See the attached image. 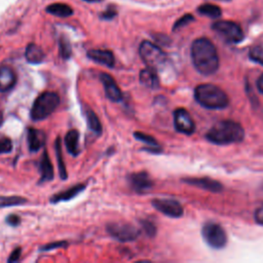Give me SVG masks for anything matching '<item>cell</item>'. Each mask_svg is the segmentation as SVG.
I'll list each match as a JSON object with an SVG mask.
<instances>
[{
    "label": "cell",
    "mask_w": 263,
    "mask_h": 263,
    "mask_svg": "<svg viewBox=\"0 0 263 263\" xmlns=\"http://www.w3.org/2000/svg\"><path fill=\"white\" fill-rule=\"evenodd\" d=\"M191 59L195 69L202 75H211L218 70L217 49L208 38H198L192 42Z\"/></svg>",
    "instance_id": "6da1fadb"
},
{
    "label": "cell",
    "mask_w": 263,
    "mask_h": 263,
    "mask_svg": "<svg viewBox=\"0 0 263 263\" xmlns=\"http://www.w3.org/2000/svg\"><path fill=\"white\" fill-rule=\"evenodd\" d=\"M205 138L217 145H228L241 142L245 138L242 126L232 120H222L215 123L206 133Z\"/></svg>",
    "instance_id": "7a4b0ae2"
},
{
    "label": "cell",
    "mask_w": 263,
    "mask_h": 263,
    "mask_svg": "<svg viewBox=\"0 0 263 263\" xmlns=\"http://www.w3.org/2000/svg\"><path fill=\"white\" fill-rule=\"evenodd\" d=\"M194 97L201 106L208 109H223L229 104V99L224 90L210 83L197 85Z\"/></svg>",
    "instance_id": "3957f363"
},
{
    "label": "cell",
    "mask_w": 263,
    "mask_h": 263,
    "mask_svg": "<svg viewBox=\"0 0 263 263\" xmlns=\"http://www.w3.org/2000/svg\"><path fill=\"white\" fill-rule=\"evenodd\" d=\"M59 105L60 97L58 93L44 91L35 99L30 111V117L34 121L43 120L53 113Z\"/></svg>",
    "instance_id": "277c9868"
},
{
    "label": "cell",
    "mask_w": 263,
    "mask_h": 263,
    "mask_svg": "<svg viewBox=\"0 0 263 263\" xmlns=\"http://www.w3.org/2000/svg\"><path fill=\"white\" fill-rule=\"evenodd\" d=\"M139 53L142 61L148 68L160 70L166 63V54L156 44L150 41H142L139 46Z\"/></svg>",
    "instance_id": "5b68a950"
},
{
    "label": "cell",
    "mask_w": 263,
    "mask_h": 263,
    "mask_svg": "<svg viewBox=\"0 0 263 263\" xmlns=\"http://www.w3.org/2000/svg\"><path fill=\"white\" fill-rule=\"evenodd\" d=\"M213 30L226 42L238 43L243 39L241 28L231 21H217L212 25Z\"/></svg>",
    "instance_id": "8992f818"
},
{
    "label": "cell",
    "mask_w": 263,
    "mask_h": 263,
    "mask_svg": "<svg viewBox=\"0 0 263 263\" xmlns=\"http://www.w3.org/2000/svg\"><path fill=\"white\" fill-rule=\"evenodd\" d=\"M106 230L113 238L121 242L133 241L140 235V230L138 228L125 222H111L107 224Z\"/></svg>",
    "instance_id": "52a82bcc"
},
{
    "label": "cell",
    "mask_w": 263,
    "mask_h": 263,
    "mask_svg": "<svg viewBox=\"0 0 263 263\" xmlns=\"http://www.w3.org/2000/svg\"><path fill=\"white\" fill-rule=\"evenodd\" d=\"M201 234L204 241L214 249H221L227 242L225 230L215 222H208L201 229Z\"/></svg>",
    "instance_id": "ba28073f"
},
{
    "label": "cell",
    "mask_w": 263,
    "mask_h": 263,
    "mask_svg": "<svg viewBox=\"0 0 263 263\" xmlns=\"http://www.w3.org/2000/svg\"><path fill=\"white\" fill-rule=\"evenodd\" d=\"M154 209L171 218H180L183 216V206L175 199L155 198L151 201Z\"/></svg>",
    "instance_id": "9c48e42d"
},
{
    "label": "cell",
    "mask_w": 263,
    "mask_h": 263,
    "mask_svg": "<svg viewBox=\"0 0 263 263\" xmlns=\"http://www.w3.org/2000/svg\"><path fill=\"white\" fill-rule=\"evenodd\" d=\"M174 124L179 133L185 135H191L195 130V123L189 112L184 108H177L174 111Z\"/></svg>",
    "instance_id": "30bf717a"
},
{
    "label": "cell",
    "mask_w": 263,
    "mask_h": 263,
    "mask_svg": "<svg viewBox=\"0 0 263 263\" xmlns=\"http://www.w3.org/2000/svg\"><path fill=\"white\" fill-rule=\"evenodd\" d=\"M130 187L138 193H144L153 187V181L146 172L133 173L127 176Z\"/></svg>",
    "instance_id": "8fae6325"
},
{
    "label": "cell",
    "mask_w": 263,
    "mask_h": 263,
    "mask_svg": "<svg viewBox=\"0 0 263 263\" xmlns=\"http://www.w3.org/2000/svg\"><path fill=\"white\" fill-rule=\"evenodd\" d=\"M100 79L104 85L106 97L112 102H120L123 96L114 78L108 73H101Z\"/></svg>",
    "instance_id": "7c38bea8"
},
{
    "label": "cell",
    "mask_w": 263,
    "mask_h": 263,
    "mask_svg": "<svg viewBox=\"0 0 263 263\" xmlns=\"http://www.w3.org/2000/svg\"><path fill=\"white\" fill-rule=\"evenodd\" d=\"M87 57L89 60L104 65L106 67L112 68L115 64V59H114V54L111 50H107V49H89L86 52Z\"/></svg>",
    "instance_id": "4fadbf2b"
},
{
    "label": "cell",
    "mask_w": 263,
    "mask_h": 263,
    "mask_svg": "<svg viewBox=\"0 0 263 263\" xmlns=\"http://www.w3.org/2000/svg\"><path fill=\"white\" fill-rule=\"evenodd\" d=\"M16 75L14 71L6 65H0V92H6L14 87Z\"/></svg>",
    "instance_id": "5bb4252c"
},
{
    "label": "cell",
    "mask_w": 263,
    "mask_h": 263,
    "mask_svg": "<svg viewBox=\"0 0 263 263\" xmlns=\"http://www.w3.org/2000/svg\"><path fill=\"white\" fill-rule=\"evenodd\" d=\"M182 181L187 184H190L212 192H219L223 188L222 184L219 183L218 181L210 178H204V177L203 178H185Z\"/></svg>",
    "instance_id": "9a60e30c"
},
{
    "label": "cell",
    "mask_w": 263,
    "mask_h": 263,
    "mask_svg": "<svg viewBox=\"0 0 263 263\" xmlns=\"http://www.w3.org/2000/svg\"><path fill=\"white\" fill-rule=\"evenodd\" d=\"M28 147L31 152H37L45 144V134L37 128L29 127L27 129Z\"/></svg>",
    "instance_id": "2e32d148"
},
{
    "label": "cell",
    "mask_w": 263,
    "mask_h": 263,
    "mask_svg": "<svg viewBox=\"0 0 263 263\" xmlns=\"http://www.w3.org/2000/svg\"><path fill=\"white\" fill-rule=\"evenodd\" d=\"M86 187V184L84 183H79V184H76L70 188H68L67 190L65 191H61L59 193H55L53 194L51 197H50V202L51 203H58V202H61V201H68L70 199H73L75 196H77L79 193H81Z\"/></svg>",
    "instance_id": "e0dca14e"
},
{
    "label": "cell",
    "mask_w": 263,
    "mask_h": 263,
    "mask_svg": "<svg viewBox=\"0 0 263 263\" xmlns=\"http://www.w3.org/2000/svg\"><path fill=\"white\" fill-rule=\"evenodd\" d=\"M39 171H40V183L42 182H48L51 181L54 177L53 175V167L51 164V161L48 156L47 149H44L41 155L40 159V165H39Z\"/></svg>",
    "instance_id": "ac0fdd59"
},
{
    "label": "cell",
    "mask_w": 263,
    "mask_h": 263,
    "mask_svg": "<svg viewBox=\"0 0 263 263\" xmlns=\"http://www.w3.org/2000/svg\"><path fill=\"white\" fill-rule=\"evenodd\" d=\"M139 78H140V82L149 88L154 89L159 86V79H158L157 71L154 69L147 67L146 69L141 70Z\"/></svg>",
    "instance_id": "d6986e66"
},
{
    "label": "cell",
    "mask_w": 263,
    "mask_h": 263,
    "mask_svg": "<svg viewBox=\"0 0 263 263\" xmlns=\"http://www.w3.org/2000/svg\"><path fill=\"white\" fill-rule=\"evenodd\" d=\"M25 57L30 64H34V65L41 64L45 59V54L42 48L35 43H30L27 45Z\"/></svg>",
    "instance_id": "ffe728a7"
},
{
    "label": "cell",
    "mask_w": 263,
    "mask_h": 263,
    "mask_svg": "<svg viewBox=\"0 0 263 263\" xmlns=\"http://www.w3.org/2000/svg\"><path fill=\"white\" fill-rule=\"evenodd\" d=\"M65 145L67 151L73 155L77 156L80 153L79 149V133L77 129H70L65 136Z\"/></svg>",
    "instance_id": "44dd1931"
},
{
    "label": "cell",
    "mask_w": 263,
    "mask_h": 263,
    "mask_svg": "<svg viewBox=\"0 0 263 263\" xmlns=\"http://www.w3.org/2000/svg\"><path fill=\"white\" fill-rule=\"evenodd\" d=\"M45 10L46 12L60 17H68L73 14L72 7L66 3H52L48 5Z\"/></svg>",
    "instance_id": "7402d4cb"
},
{
    "label": "cell",
    "mask_w": 263,
    "mask_h": 263,
    "mask_svg": "<svg viewBox=\"0 0 263 263\" xmlns=\"http://www.w3.org/2000/svg\"><path fill=\"white\" fill-rule=\"evenodd\" d=\"M54 152L57 156V161H58V167H59V173H60V178L62 180H66L68 178L64 157H63V151H62V142L61 138L58 137L55 142H54Z\"/></svg>",
    "instance_id": "603a6c76"
},
{
    "label": "cell",
    "mask_w": 263,
    "mask_h": 263,
    "mask_svg": "<svg viewBox=\"0 0 263 263\" xmlns=\"http://www.w3.org/2000/svg\"><path fill=\"white\" fill-rule=\"evenodd\" d=\"M85 117H86L88 128L95 134L100 135L102 133V124L100 122V119L97 116V114L88 107L85 109Z\"/></svg>",
    "instance_id": "cb8c5ba5"
},
{
    "label": "cell",
    "mask_w": 263,
    "mask_h": 263,
    "mask_svg": "<svg viewBox=\"0 0 263 263\" xmlns=\"http://www.w3.org/2000/svg\"><path fill=\"white\" fill-rule=\"evenodd\" d=\"M28 200L23 196L11 195V196H0V208H9L26 203Z\"/></svg>",
    "instance_id": "d4e9b609"
},
{
    "label": "cell",
    "mask_w": 263,
    "mask_h": 263,
    "mask_svg": "<svg viewBox=\"0 0 263 263\" xmlns=\"http://www.w3.org/2000/svg\"><path fill=\"white\" fill-rule=\"evenodd\" d=\"M198 12L202 15H206L209 17H213V18H216V17H219L221 15V9L219 6L217 5H214V4H211V3H208V4H202L200 5L198 8H197Z\"/></svg>",
    "instance_id": "484cf974"
},
{
    "label": "cell",
    "mask_w": 263,
    "mask_h": 263,
    "mask_svg": "<svg viewBox=\"0 0 263 263\" xmlns=\"http://www.w3.org/2000/svg\"><path fill=\"white\" fill-rule=\"evenodd\" d=\"M59 51L60 57L64 60H68L71 58L72 54V48L69 40L66 37H61L59 41Z\"/></svg>",
    "instance_id": "4316f807"
},
{
    "label": "cell",
    "mask_w": 263,
    "mask_h": 263,
    "mask_svg": "<svg viewBox=\"0 0 263 263\" xmlns=\"http://www.w3.org/2000/svg\"><path fill=\"white\" fill-rule=\"evenodd\" d=\"M249 57L255 63L263 65V45H256L251 47L249 51Z\"/></svg>",
    "instance_id": "83f0119b"
},
{
    "label": "cell",
    "mask_w": 263,
    "mask_h": 263,
    "mask_svg": "<svg viewBox=\"0 0 263 263\" xmlns=\"http://www.w3.org/2000/svg\"><path fill=\"white\" fill-rule=\"evenodd\" d=\"M134 137L137 140H139L141 142H144V143H146V144H148L150 146H157L158 145L157 141L152 136H149V135L144 134L142 132H135L134 133Z\"/></svg>",
    "instance_id": "f1b7e54d"
},
{
    "label": "cell",
    "mask_w": 263,
    "mask_h": 263,
    "mask_svg": "<svg viewBox=\"0 0 263 263\" xmlns=\"http://www.w3.org/2000/svg\"><path fill=\"white\" fill-rule=\"evenodd\" d=\"M141 226L149 237H153L156 234V226L152 221L147 219L141 220Z\"/></svg>",
    "instance_id": "f546056e"
},
{
    "label": "cell",
    "mask_w": 263,
    "mask_h": 263,
    "mask_svg": "<svg viewBox=\"0 0 263 263\" xmlns=\"http://www.w3.org/2000/svg\"><path fill=\"white\" fill-rule=\"evenodd\" d=\"M68 246V242L66 240H60V241H53L46 245H43L39 248L40 251H51L60 248H66Z\"/></svg>",
    "instance_id": "4dcf8cb0"
},
{
    "label": "cell",
    "mask_w": 263,
    "mask_h": 263,
    "mask_svg": "<svg viewBox=\"0 0 263 263\" xmlns=\"http://www.w3.org/2000/svg\"><path fill=\"white\" fill-rule=\"evenodd\" d=\"M12 150V142L9 138H1L0 139V154H6L11 152Z\"/></svg>",
    "instance_id": "1f68e13d"
},
{
    "label": "cell",
    "mask_w": 263,
    "mask_h": 263,
    "mask_svg": "<svg viewBox=\"0 0 263 263\" xmlns=\"http://www.w3.org/2000/svg\"><path fill=\"white\" fill-rule=\"evenodd\" d=\"M193 20H194V18H193V16H192L191 14H185V15H183L182 17H180V18L175 23V25H174V27H173V30L176 31V30H178V29L184 27L185 25L189 24V23L192 22Z\"/></svg>",
    "instance_id": "d6a6232c"
},
{
    "label": "cell",
    "mask_w": 263,
    "mask_h": 263,
    "mask_svg": "<svg viewBox=\"0 0 263 263\" xmlns=\"http://www.w3.org/2000/svg\"><path fill=\"white\" fill-rule=\"evenodd\" d=\"M117 15V10L114 6H109L105 11H103L100 15L101 18L103 20H107V21H110L112 18H114L115 16Z\"/></svg>",
    "instance_id": "836d02e7"
},
{
    "label": "cell",
    "mask_w": 263,
    "mask_h": 263,
    "mask_svg": "<svg viewBox=\"0 0 263 263\" xmlns=\"http://www.w3.org/2000/svg\"><path fill=\"white\" fill-rule=\"evenodd\" d=\"M5 221H6V223H7L8 225H10V226H12V227H15V226L20 225V223H21V218H20V216L15 215V214H11V215H9V216L6 217Z\"/></svg>",
    "instance_id": "e575fe53"
},
{
    "label": "cell",
    "mask_w": 263,
    "mask_h": 263,
    "mask_svg": "<svg viewBox=\"0 0 263 263\" xmlns=\"http://www.w3.org/2000/svg\"><path fill=\"white\" fill-rule=\"evenodd\" d=\"M21 254H22V249H21L20 247L15 248V249L10 253V255H9V257H8V259H7V262L11 263V262H16V261H18L20 258H21Z\"/></svg>",
    "instance_id": "d590c367"
},
{
    "label": "cell",
    "mask_w": 263,
    "mask_h": 263,
    "mask_svg": "<svg viewBox=\"0 0 263 263\" xmlns=\"http://www.w3.org/2000/svg\"><path fill=\"white\" fill-rule=\"evenodd\" d=\"M254 218H255V221H256L258 224L263 225V204H262L261 206H259V208L255 211Z\"/></svg>",
    "instance_id": "8d00e7d4"
},
{
    "label": "cell",
    "mask_w": 263,
    "mask_h": 263,
    "mask_svg": "<svg viewBox=\"0 0 263 263\" xmlns=\"http://www.w3.org/2000/svg\"><path fill=\"white\" fill-rule=\"evenodd\" d=\"M144 150L148 151L150 153H159V152H161V148L158 145L157 146H152V147H145Z\"/></svg>",
    "instance_id": "74e56055"
},
{
    "label": "cell",
    "mask_w": 263,
    "mask_h": 263,
    "mask_svg": "<svg viewBox=\"0 0 263 263\" xmlns=\"http://www.w3.org/2000/svg\"><path fill=\"white\" fill-rule=\"evenodd\" d=\"M257 87H258L259 91L263 93V74L259 77V79L257 81Z\"/></svg>",
    "instance_id": "f35d334b"
},
{
    "label": "cell",
    "mask_w": 263,
    "mask_h": 263,
    "mask_svg": "<svg viewBox=\"0 0 263 263\" xmlns=\"http://www.w3.org/2000/svg\"><path fill=\"white\" fill-rule=\"evenodd\" d=\"M83 1H86V2H101V1H103V0H83Z\"/></svg>",
    "instance_id": "ab89813d"
},
{
    "label": "cell",
    "mask_w": 263,
    "mask_h": 263,
    "mask_svg": "<svg viewBox=\"0 0 263 263\" xmlns=\"http://www.w3.org/2000/svg\"><path fill=\"white\" fill-rule=\"evenodd\" d=\"M2 122H3V115H2V112H0V126H1Z\"/></svg>",
    "instance_id": "60d3db41"
}]
</instances>
